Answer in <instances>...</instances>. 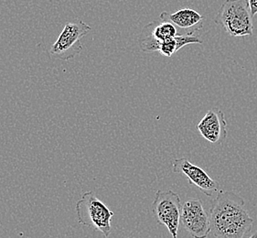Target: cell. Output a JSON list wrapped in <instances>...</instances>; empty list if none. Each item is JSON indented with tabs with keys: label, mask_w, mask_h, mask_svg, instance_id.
I'll return each instance as SVG.
<instances>
[{
	"label": "cell",
	"mask_w": 257,
	"mask_h": 238,
	"mask_svg": "<svg viewBox=\"0 0 257 238\" xmlns=\"http://www.w3.org/2000/svg\"><path fill=\"white\" fill-rule=\"evenodd\" d=\"M180 223L193 238H207L211 233V218L200 199H190L182 205Z\"/></svg>",
	"instance_id": "obj_6"
},
{
	"label": "cell",
	"mask_w": 257,
	"mask_h": 238,
	"mask_svg": "<svg viewBox=\"0 0 257 238\" xmlns=\"http://www.w3.org/2000/svg\"><path fill=\"white\" fill-rule=\"evenodd\" d=\"M159 19L172 23L182 31L185 36H192L202 29L205 18L194 10L185 8L178 10L174 13L163 11Z\"/></svg>",
	"instance_id": "obj_10"
},
{
	"label": "cell",
	"mask_w": 257,
	"mask_h": 238,
	"mask_svg": "<svg viewBox=\"0 0 257 238\" xmlns=\"http://www.w3.org/2000/svg\"><path fill=\"white\" fill-rule=\"evenodd\" d=\"M201 136L211 144H219L226 140L227 123L224 114L218 107L209 110L197 126Z\"/></svg>",
	"instance_id": "obj_9"
},
{
	"label": "cell",
	"mask_w": 257,
	"mask_h": 238,
	"mask_svg": "<svg viewBox=\"0 0 257 238\" xmlns=\"http://www.w3.org/2000/svg\"><path fill=\"white\" fill-rule=\"evenodd\" d=\"M91 30V27L80 20L67 22L56 42L51 47L50 54L62 61L72 60L82 52L81 40Z\"/></svg>",
	"instance_id": "obj_4"
},
{
	"label": "cell",
	"mask_w": 257,
	"mask_h": 238,
	"mask_svg": "<svg viewBox=\"0 0 257 238\" xmlns=\"http://www.w3.org/2000/svg\"><path fill=\"white\" fill-rule=\"evenodd\" d=\"M179 36L185 35L172 23L159 19L143 28L139 35V48L145 53L159 52L161 42Z\"/></svg>",
	"instance_id": "obj_7"
},
{
	"label": "cell",
	"mask_w": 257,
	"mask_h": 238,
	"mask_svg": "<svg viewBox=\"0 0 257 238\" xmlns=\"http://www.w3.org/2000/svg\"><path fill=\"white\" fill-rule=\"evenodd\" d=\"M172 171L175 173L185 175L190 185H195L201 192L209 197H213L219 193L220 184L212 180L205 171L195 164H192L186 158L176 159L172 162Z\"/></svg>",
	"instance_id": "obj_8"
},
{
	"label": "cell",
	"mask_w": 257,
	"mask_h": 238,
	"mask_svg": "<svg viewBox=\"0 0 257 238\" xmlns=\"http://www.w3.org/2000/svg\"><path fill=\"white\" fill-rule=\"evenodd\" d=\"M181 209V201L178 193L170 190H159L156 192L152 212L158 223L168 228L172 238H178Z\"/></svg>",
	"instance_id": "obj_5"
},
{
	"label": "cell",
	"mask_w": 257,
	"mask_h": 238,
	"mask_svg": "<svg viewBox=\"0 0 257 238\" xmlns=\"http://www.w3.org/2000/svg\"><path fill=\"white\" fill-rule=\"evenodd\" d=\"M75 210L79 223L100 231L105 237L111 234L113 212L98 199L94 192H84L76 203Z\"/></svg>",
	"instance_id": "obj_3"
},
{
	"label": "cell",
	"mask_w": 257,
	"mask_h": 238,
	"mask_svg": "<svg viewBox=\"0 0 257 238\" xmlns=\"http://www.w3.org/2000/svg\"><path fill=\"white\" fill-rule=\"evenodd\" d=\"M210 218L211 232L216 238H243L253 223L243 198L232 192H219L211 203Z\"/></svg>",
	"instance_id": "obj_1"
},
{
	"label": "cell",
	"mask_w": 257,
	"mask_h": 238,
	"mask_svg": "<svg viewBox=\"0 0 257 238\" xmlns=\"http://www.w3.org/2000/svg\"><path fill=\"white\" fill-rule=\"evenodd\" d=\"M248 2H249L250 11H251L252 18H253V16L257 14V0H248Z\"/></svg>",
	"instance_id": "obj_11"
},
{
	"label": "cell",
	"mask_w": 257,
	"mask_h": 238,
	"mask_svg": "<svg viewBox=\"0 0 257 238\" xmlns=\"http://www.w3.org/2000/svg\"><path fill=\"white\" fill-rule=\"evenodd\" d=\"M214 22L231 37L251 36L253 32L248 0H225L217 12Z\"/></svg>",
	"instance_id": "obj_2"
},
{
	"label": "cell",
	"mask_w": 257,
	"mask_h": 238,
	"mask_svg": "<svg viewBox=\"0 0 257 238\" xmlns=\"http://www.w3.org/2000/svg\"><path fill=\"white\" fill-rule=\"evenodd\" d=\"M248 238H257V233H252V235H250Z\"/></svg>",
	"instance_id": "obj_12"
}]
</instances>
